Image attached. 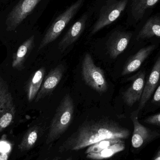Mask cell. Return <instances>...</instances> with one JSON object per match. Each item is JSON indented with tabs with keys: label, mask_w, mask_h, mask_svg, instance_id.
Returning a JSON list of instances; mask_svg holds the SVG:
<instances>
[{
	"label": "cell",
	"mask_w": 160,
	"mask_h": 160,
	"mask_svg": "<svg viewBox=\"0 0 160 160\" xmlns=\"http://www.w3.org/2000/svg\"><path fill=\"white\" fill-rule=\"evenodd\" d=\"M139 112L134 111L131 114L130 118L133 123V134L132 145L135 148H139L148 144L160 137L159 132L152 130L142 125L139 120Z\"/></svg>",
	"instance_id": "ba28073f"
},
{
	"label": "cell",
	"mask_w": 160,
	"mask_h": 160,
	"mask_svg": "<svg viewBox=\"0 0 160 160\" xmlns=\"http://www.w3.org/2000/svg\"><path fill=\"white\" fill-rule=\"evenodd\" d=\"M16 108L7 83L0 76V133L14 120Z\"/></svg>",
	"instance_id": "8992f818"
},
{
	"label": "cell",
	"mask_w": 160,
	"mask_h": 160,
	"mask_svg": "<svg viewBox=\"0 0 160 160\" xmlns=\"http://www.w3.org/2000/svg\"><path fill=\"white\" fill-rule=\"evenodd\" d=\"M65 70L64 65H58L52 69L43 80L40 89L35 98L37 102L52 94L62 80Z\"/></svg>",
	"instance_id": "8fae6325"
},
{
	"label": "cell",
	"mask_w": 160,
	"mask_h": 160,
	"mask_svg": "<svg viewBox=\"0 0 160 160\" xmlns=\"http://www.w3.org/2000/svg\"><path fill=\"white\" fill-rule=\"evenodd\" d=\"M31 157H29V158H26V159H25V160H30V158H31Z\"/></svg>",
	"instance_id": "83f0119b"
},
{
	"label": "cell",
	"mask_w": 160,
	"mask_h": 160,
	"mask_svg": "<svg viewBox=\"0 0 160 160\" xmlns=\"http://www.w3.org/2000/svg\"><path fill=\"white\" fill-rule=\"evenodd\" d=\"M125 148L124 141L118 143L111 146L97 153L86 154V158L93 160H102L109 158L115 154L123 151Z\"/></svg>",
	"instance_id": "ffe728a7"
},
{
	"label": "cell",
	"mask_w": 160,
	"mask_h": 160,
	"mask_svg": "<svg viewBox=\"0 0 160 160\" xmlns=\"http://www.w3.org/2000/svg\"><path fill=\"white\" fill-rule=\"evenodd\" d=\"M41 1V0H19L7 17L5 21L6 31H15Z\"/></svg>",
	"instance_id": "52a82bcc"
},
{
	"label": "cell",
	"mask_w": 160,
	"mask_h": 160,
	"mask_svg": "<svg viewBox=\"0 0 160 160\" xmlns=\"http://www.w3.org/2000/svg\"><path fill=\"white\" fill-rule=\"evenodd\" d=\"M156 37H160V17L156 15L149 18L137 35L136 39H149Z\"/></svg>",
	"instance_id": "e0dca14e"
},
{
	"label": "cell",
	"mask_w": 160,
	"mask_h": 160,
	"mask_svg": "<svg viewBox=\"0 0 160 160\" xmlns=\"http://www.w3.org/2000/svg\"><path fill=\"white\" fill-rule=\"evenodd\" d=\"M130 134L128 129L109 118L85 120L61 145L59 152L81 150L106 139H127Z\"/></svg>",
	"instance_id": "6da1fadb"
},
{
	"label": "cell",
	"mask_w": 160,
	"mask_h": 160,
	"mask_svg": "<svg viewBox=\"0 0 160 160\" xmlns=\"http://www.w3.org/2000/svg\"><path fill=\"white\" fill-rule=\"evenodd\" d=\"M52 160H60V158H58V157H57V158H54Z\"/></svg>",
	"instance_id": "484cf974"
},
{
	"label": "cell",
	"mask_w": 160,
	"mask_h": 160,
	"mask_svg": "<svg viewBox=\"0 0 160 160\" xmlns=\"http://www.w3.org/2000/svg\"><path fill=\"white\" fill-rule=\"evenodd\" d=\"M43 132L41 127L34 126L27 131L18 145V149L26 152L34 147Z\"/></svg>",
	"instance_id": "ac0fdd59"
},
{
	"label": "cell",
	"mask_w": 160,
	"mask_h": 160,
	"mask_svg": "<svg viewBox=\"0 0 160 160\" xmlns=\"http://www.w3.org/2000/svg\"><path fill=\"white\" fill-rule=\"evenodd\" d=\"M82 78L85 84L99 94L106 93L109 85L103 69L97 66L90 53L85 54L82 61Z\"/></svg>",
	"instance_id": "277c9868"
},
{
	"label": "cell",
	"mask_w": 160,
	"mask_h": 160,
	"mask_svg": "<svg viewBox=\"0 0 160 160\" xmlns=\"http://www.w3.org/2000/svg\"><path fill=\"white\" fill-rule=\"evenodd\" d=\"M160 74V57L156 60L150 72L148 79L145 83L142 97L139 101L137 111L140 112L146 105L155 90L159 85Z\"/></svg>",
	"instance_id": "4fadbf2b"
},
{
	"label": "cell",
	"mask_w": 160,
	"mask_h": 160,
	"mask_svg": "<svg viewBox=\"0 0 160 160\" xmlns=\"http://www.w3.org/2000/svg\"><path fill=\"white\" fill-rule=\"evenodd\" d=\"M75 104L70 94L61 100L51 122L46 143L50 145L58 140L68 129L74 118Z\"/></svg>",
	"instance_id": "7a4b0ae2"
},
{
	"label": "cell",
	"mask_w": 160,
	"mask_h": 160,
	"mask_svg": "<svg viewBox=\"0 0 160 160\" xmlns=\"http://www.w3.org/2000/svg\"><path fill=\"white\" fill-rule=\"evenodd\" d=\"M152 160H160V149L158 148Z\"/></svg>",
	"instance_id": "d4e9b609"
},
{
	"label": "cell",
	"mask_w": 160,
	"mask_h": 160,
	"mask_svg": "<svg viewBox=\"0 0 160 160\" xmlns=\"http://www.w3.org/2000/svg\"><path fill=\"white\" fill-rule=\"evenodd\" d=\"M46 68H40L33 73L25 87L26 97L29 102L33 101L40 89L45 78Z\"/></svg>",
	"instance_id": "2e32d148"
},
{
	"label": "cell",
	"mask_w": 160,
	"mask_h": 160,
	"mask_svg": "<svg viewBox=\"0 0 160 160\" xmlns=\"http://www.w3.org/2000/svg\"><path fill=\"white\" fill-rule=\"evenodd\" d=\"M152 102L155 105H160V85L158 86L157 89H156L155 93L153 95V99H152Z\"/></svg>",
	"instance_id": "603a6c76"
},
{
	"label": "cell",
	"mask_w": 160,
	"mask_h": 160,
	"mask_svg": "<svg viewBox=\"0 0 160 160\" xmlns=\"http://www.w3.org/2000/svg\"><path fill=\"white\" fill-rule=\"evenodd\" d=\"M123 139H106L102 140L100 142L95 143L90 146L88 147V148L85 151V154L89 153H97L101 150L113 145L115 144L118 143L123 142Z\"/></svg>",
	"instance_id": "44dd1931"
},
{
	"label": "cell",
	"mask_w": 160,
	"mask_h": 160,
	"mask_svg": "<svg viewBox=\"0 0 160 160\" xmlns=\"http://www.w3.org/2000/svg\"><path fill=\"white\" fill-rule=\"evenodd\" d=\"M85 1L77 0L68 7L64 12L55 19L41 40L39 47L38 51L57 39L66 26L81 8Z\"/></svg>",
	"instance_id": "3957f363"
},
{
	"label": "cell",
	"mask_w": 160,
	"mask_h": 160,
	"mask_svg": "<svg viewBox=\"0 0 160 160\" xmlns=\"http://www.w3.org/2000/svg\"><path fill=\"white\" fill-rule=\"evenodd\" d=\"M129 0H107L100 10L97 19L91 28L90 35H94L115 22L127 7Z\"/></svg>",
	"instance_id": "5b68a950"
},
{
	"label": "cell",
	"mask_w": 160,
	"mask_h": 160,
	"mask_svg": "<svg viewBox=\"0 0 160 160\" xmlns=\"http://www.w3.org/2000/svg\"><path fill=\"white\" fill-rule=\"evenodd\" d=\"M66 160H72V158H71V157H69V158H68Z\"/></svg>",
	"instance_id": "4316f807"
},
{
	"label": "cell",
	"mask_w": 160,
	"mask_h": 160,
	"mask_svg": "<svg viewBox=\"0 0 160 160\" xmlns=\"http://www.w3.org/2000/svg\"><path fill=\"white\" fill-rule=\"evenodd\" d=\"M11 150L6 152H0V160H8Z\"/></svg>",
	"instance_id": "cb8c5ba5"
},
{
	"label": "cell",
	"mask_w": 160,
	"mask_h": 160,
	"mask_svg": "<svg viewBox=\"0 0 160 160\" xmlns=\"http://www.w3.org/2000/svg\"><path fill=\"white\" fill-rule=\"evenodd\" d=\"M132 34L131 32L116 29L109 36L106 42V48L110 58L116 59L127 48Z\"/></svg>",
	"instance_id": "9c48e42d"
},
{
	"label": "cell",
	"mask_w": 160,
	"mask_h": 160,
	"mask_svg": "<svg viewBox=\"0 0 160 160\" xmlns=\"http://www.w3.org/2000/svg\"><path fill=\"white\" fill-rule=\"evenodd\" d=\"M146 72L141 71L129 78L132 83L128 88L122 93V98L125 103L129 107H132L142 97L145 83Z\"/></svg>",
	"instance_id": "7c38bea8"
},
{
	"label": "cell",
	"mask_w": 160,
	"mask_h": 160,
	"mask_svg": "<svg viewBox=\"0 0 160 160\" xmlns=\"http://www.w3.org/2000/svg\"><path fill=\"white\" fill-rule=\"evenodd\" d=\"M140 160V159H136V160Z\"/></svg>",
	"instance_id": "f1b7e54d"
},
{
	"label": "cell",
	"mask_w": 160,
	"mask_h": 160,
	"mask_svg": "<svg viewBox=\"0 0 160 160\" xmlns=\"http://www.w3.org/2000/svg\"><path fill=\"white\" fill-rule=\"evenodd\" d=\"M144 122L149 125H154L157 127H160V113L159 112L155 114L146 118Z\"/></svg>",
	"instance_id": "7402d4cb"
},
{
	"label": "cell",
	"mask_w": 160,
	"mask_h": 160,
	"mask_svg": "<svg viewBox=\"0 0 160 160\" xmlns=\"http://www.w3.org/2000/svg\"><path fill=\"white\" fill-rule=\"evenodd\" d=\"M35 36H31L19 47L13 56L12 67L16 70L21 71L24 68V63L34 48Z\"/></svg>",
	"instance_id": "9a60e30c"
},
{
	"label": "cell",
	"mask_w": 160,
	"mask_h": 160,
	"mask_svg": "<svg viewBox=\"0 0 160 160\" xmlns=\"http://www.w3.org/2000/svg\"><path fill=\"white\" fill-rule=\"evenodd\" d=\"M159 0H132L131 14L133 19L138 22L142 18L147 9L153 7Z\"/></svg>",
	"instance_id": "d6986e66"
},
{
	"label": "cell",
	"mask_w": 160,
	"mask_h": 160,
	"mask_svg": "<svg viewBox=\"0 0 160 160\" xmlns=\"http://www.w3.org/2000/svg\"><path fill=\"white\" fill-rule=\"evenodd\" d=\"M91 16L90 11L85 12L70 27L58 44L60 51L63 52L77 42L85 30Z\"/></svg>",
	"instance_id": "30bf717a"
},
{
	"label": "cell",
	"mask_w": 160,
	"mask_h": 160,
	"mask_svg": "<svg viewBox=\"0 0 160 160\" xmlns=\"http://www.w3.org/2000/svg\"><path fill=\"white\" fill-rule=\"evenodd\" d=\"M156 47L155 45L144 47L141 49L135 54L129 57L123 67L121 75L126 76L138 70L143 63L156 49Z\"/></svg>",
	"instance_id": "5bb4252c"
}]
</instances>
